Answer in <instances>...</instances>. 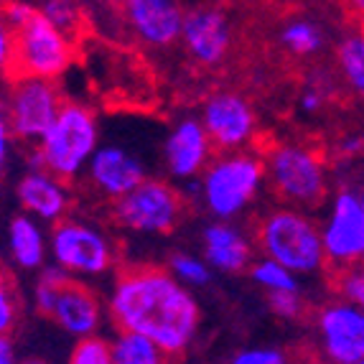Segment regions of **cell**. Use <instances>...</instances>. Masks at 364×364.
<instances>
[{
	"label": "cell",
	"mask_w": 364,
	"mask_h": 364,
	"mask_svg": "<svg viewBox=\"0 0 364 364\" xmlns=\"http://www.w3.org/2000/svg\"><path fill=\"white\" fill-rule=\"evenodd\" d=\"M16 199L23 214L54 227L67 219V212L72 207L67 181L56 178L51 171H26L16 181Z\"/></svg>",
	"instance_id": "cell-17"
},
{
	"label": "cell",
	"mask_w": 364,
	"mask_h": 364,
	"mask_svg": "<svg viewBox=\"0 0 364 364\" xmlns=\"http://www.w3.org/2000/svg\"><path fill=\"white\" fill-rule=\"evenodd\" d=\"M72 56V38L54 28L41 13L26 28L16 31V61H13L16 77L54 82L69 69Z\"/></svg>",
	"instance_id": "cell-9"
},
{
	"label": "cell",
	"mask_w": 364,
	"mask_h": 364,
	"mask_svg": "<svg viewBox=\"0 0 364 364\" xmlns=\"http://www.w3.org/2000/svg\"><path fill=\"white\" fill-rule=\"evenodd\" d=\"M336 288L341 293V301H349V304L364 311V267L339 273L336 275Z\"/></svg>",
	"instance_id": "cell-30"
},
{
	"label": "cell",
	"mask_w": 364,
	"mask_h": 364,
	"mask_svg": "<svg viewBox=\"0 0 364 364\" xmlns=\"http://www.w3.org/2000/svg\"><path fill=\"white\" fill-rule=\"evenodd\" d=\"M49 318L77 341L90 339V336H97L102 326V301L90 286L72 278L61 286Z\"/></svg>",
	"instance_id": "cell-18"
},
{
	"label": "cell",
	"mask_w": 364,
	"mask_h": 364,
	"mask_svg": "<svg viewBox=\"0 0 364 364\" xmlns=\"http://www.w3.org/2000/svg\"><path fill=\"white\" fill-rule=\"evenodd\" d=\"M359 364H364V362H359Z\"/></svg>",
	"instance_id": "cell-39"
},
{
	"label": "cell",
	"mask_w": 364,
	"mask_h": 364,
	"mask_svg": "<svg viewBox=\"0 0 364 364\" xmlns=\"http://www.w3.org/2000/svg\"><path fill=\"white\" fill-rule=\"evenodd\" d=\"M18 364H49V362H43V359H36V357H28V359H21Z\"/></svg>",
	"instance_id": "cell-37"
},
{
	"label": "cell",
	"mask_w": 364,
	"mask_h": 364,
	"mask_svg": "<svg viewBox=\"0 0 364 364\" xmlns=\"http://www.w3.org/2000/svg\"><path fill=\"white\" fill-rule=\"evenodd\" d=\"M183 196L164 178H148L112 207V217L133 235H168L178 225Z\"/></svg>",
	"instance_id": "cell-8"
},
{
	"label": "cell",
	"mask_w": 364,
	"mask_h": 364,
	"mask_svg": "<svg viewBox=\"0 0 364 364\" xmlns=\"http://www.w3.org/2000/svg\"><path fill=\"white\" fill-rule=\"evenodd\" d=\"M318 357L328 364L364 362V311L349 301H334L316 314Z\"/></svg>",
	"instance_id": "cell-11"
},
{
	"label": "cell",
	"mask_w": 364,
	"mask_h": 364,
	"mask_svg": "<svg viewBox=\"0 0 364 364\" xmlns=\"http://www.w3.org/2000/svg\"><path fill=\"white\" fill-rule=\"evenodd\" d=\"M359 199H362V207H364V191H359Z\"/></svg>",
	"instance_id": "cell-38"
},
{
	"label": "cell",
	"mask_w": 364,
	"mask_h": 364,
	"mask_svg": "<svg viewBox=\"0 0 364 364\" xmlns=\"http://www.w3.org/2000/svg\"><path fill=\"white\" fill-rule=\"evenodd\" d=\"M107 309L120 331L156 341L168 357L194 341L201 321L194 293L161 267H130L117 275Z\"/></svg>",
	"instance_id": "cell-1"
},
{
	"label": "cell",
	"mask_w": 364,
	"mask_h": 364,
	"mask_svg": "<svg viewBox=\"0 0 364 364\" xmlns=\"http://www.w3.org/2000/svg\"><path fill=\"white\" fill-rule=\"evenodd\" d=\"M8 257L16 267L21 270H38L41 273L46 267V257L51 255L49 250V237L41 230V222H36L28 214H13L8 222Z\"/></svg>",
	"instance_id": "cell-20"
},
{
	"label": "cell",
	"mask_w": 364,
	"mask_h": 364,
	"mask_svg": "<svg viewBox=\"0 0 364 364\" xmlns=\"http://www.w3.org/2000/svg\"><path fill=\"white\" fill-rule=\"evenodd\" d=\"M296 364H328V362H326V359H321V357H314V354H309V357L298 359Z\"/></svg>",
	"instance_id": "cell-36"
},
{
	"label": "cell",
	"mask_w": 364,
	"mask_h": 364,
	"mask_svg": "<svg viewBox=\"0 0 364 364\" xmlns=\"http://www.w3.org/2000/svg\"><path fill=\"white\" fill-rule=\"evenodd\" d=\"M67 364H115L112 359V341L102 336H90L72 346Z\"/></svg>",
	"instance_id": "cell-28"
},
{
	"label": "cell",
	"mask_w": 364,
	"mask_h": 364,
	"mask_svg": "<svg viewBox=\"0 0 364 364\" xmlns=\"http://www.w3.org/2000/svg\"><path fill=\"white\" fill-rule=\"evenodd\" d=\"M38 16V6H31L26 0H16V3H6L3 6V26L11 31H21Z\"/></svg>",
	"instance_id": "cell-31"
},
{
	"label": "cell",
	"mask_w": 364,
	"mask_h": 364,
	"mask_svg": "<svg viewBox=\"0 0 364 364\" xmlns=\"http://www.w3.org/2000/svg\"><path fill=\"white\" fill-rule=\"evenodd\" d=\"M201 257L209 262L212 270L219 273H242L250 270L252 257V240L245 230L232 222H212L201 232Z\"/></svg>",
	"instance_id": "cell-19"
},
{
	"label": "cell",
	"mask_w": 364,
	"mask_h": 364,
	"mask_svg": "<svg viewBox=\"0 0 364 364\" xmlns=\"http://www.w3.org/2000/svg\"><path fill=\"white\" fill-rule=\"evenodd\" d=\"M323 31L311 18H293L280 28V43L296 56H311L321 51L323 46Z\"/></svg>",
	"instance_id": "cell-23"
},
{
	"label": "cell",
	"mask_w": 364,
	"mask_h": 364,
	"mask_svg": "<svg viewBox=\"0 0 364 364\" xmlns=\"http://www.w3.org/2000/svg\"><path fill=\"white\" fill-rule=\"evenodd\" d=\"M230 364H293L286 349L278 346H247L232 354Z\"/></svg>",
	"instance_id": "cell-29"
},
{
	"label": "cell",
	"mask_w": 364,
	"mask_h": 364,
	"mask_svg": "<svg viewBox=\"0 0 364 364\" xmlns=\"http://www.w3.org/2000/svg\"><path fill=\"white\" fill-rule=\"evenodd\" d=\"M18 352H16V341L11 336H0V364H18Z\"/></svg>",
	"instance_id": "cell-35"
},
{
	"label": "cell",
	"mask_w": 364,
	"mask_h": 364,
	"mask_svg": "<svg viewBox=\"0 0 364 364\" xmlns=\"http://www.w3.org/2000/svg\"><path fill=\"white\" fill-rule=\"evenodd\" d=\"M199 120L219 153L247 151L255 138V109L240 92H214L201 107Z\"/></svg>",
	"instance_id": "cell-12"
},
{
	"label": "cell",
	"mask_w": 364,
	"mask_h": 364,
	"mask_svg": "<svg viewBox=\"0 0 364 364\" xmlns=\"http://www.w3.org/2000/svg\"><path fill=\"white\" fill-rule=\"evenodd\" d=\"M336 67L346 87L364 100V31H352L336 46Z\"/></svg>",
	"instance_id": "cell-21"
},
{
	"label": "cell",
	"mask_w": 364,
	"mask_h": 364,
	"mask_svg": "<svg viewBox=\"0 0 364 364\" xmlns=\"http://www.w3.org/2000/svg\"><path fill=\"white\" fill-rule=\"evenodd\" d=\"M181 41L196 64L219 67L227 59L232 46V26L227 13L209 6L186 11Z\"/></svg>",
	"instance_id": "cell-15"
},
{
	"label": "cell",
	"mask_w": 364,
	"mask_h": 364,
	"mask_svg": "<svg viewBox=\"0 0 364 364\" xmlns=\"http://www.w3.org/2000/svg\"><path fill=\"white\" fill-rule=\"evenodd\" d=\"M61 102L54 82L46 79L16 77L3 105V120L13 138L23 143H41L43 135L49 133L51 125L59 117Z\"/></svg>",
	"instance_id": "cell-7"
},
{
	"label": "cell",
	"mask_w": 364,
	"mask_h": 364,
	"mask_svg": "<svg viewBox=\"0 0 364 364\" xmlns=\"http://www.w3.org/2000/svg\"><path fill=\"white\" fill-rule=\"evenodd\" d=\"M257 247L262 257L288 267L298 278L321 273L328 265L321 227L309 212L293 207H278L262 217L257 225Z\"/></svg>",
	"instance_id": "cell-3"
},
{
	"label": "cell",
	"mask_w": 364,
	"mask_h": 364,
	"mask_svg": "<svg viewBox=\"0 0 364 364\" xmlns=\"http://www.w3.org/2000/svg\"><path fill=\"white\" fill-rule=\"evenodd\" d=\"M112 359L115 364H166L168 354L146 336L117 331L112 339Z\"/></svg>",
	"instance_id": "cell-22"
},
{
	"label": "cell",
	"mask_w": 364,
	"mask_h": 364,
	"mask_svg": "<svg viewBox=\"0 0 364 364\" xmlns=\"http://www.w3.org/2000/svg\"><path fill=\"white\" fill-rule=\"evenodd\" d=\"M0 59H3V67L13 69V61H16V31H11L8 26L0 28Z\"/></svg>",
	"instance_id": "cell-34"
},
{
	"label": "cell",
	"mask_w": 364,
	"mask_h": 364,
	"mask_svg": "<svg viewBox=\"0 0 364 364\" xmlns=\"http://www.w3.org/2000/svg\"><path fill=\"white\" fill-rule=\"evenodd\" d=\"M214 146L201 120L183 117L168 130L164 140V164L176 181H199L201 173L214 161Z\"/></svg>",
	"instance_id": "cell-14"
},
{
	"label": "cell",
	"mask_w": 364,
	"mask_h": 364,
	"mask_svg": "<svg viewBox=\"0 0 364 364\" xmlns=\"http://www.w3.org/2000/svg\"><path fill=\"white\" fill-rule=\"evenodd\" d=\"M122 18L140 43L161 49L183 36L186 11L173 0H128Z\"/></svg>",
	"instance_id": "cell-16"
},
{
	"label": "cell",
	"mask_w": 364,
	"mask_h": 364,
	"mask_svg": "<svg viewBox=\"0 0 364 364\" xmlns=\"http://www.w3.org/2000/svg\"><path fill=\"white\" fill-rule=\"evenodd\" d=\"M146 161L120 143H102L87 168V181L100 196L120 201L148 181Z\"/></svg>",
	"instance_id": "cell-13"
},
{
	"label": "cell",
	"mask_w": 364,
	"mask_h": 364,
	"mask_svg": "<svg viewBox=\"0 0 364 364\" xmlns=\"http://www.w3.org/2000/svg\"><path fill=\"white\" fill-rule=\"evenodd\" d=\"M323 250L336 275L364 267V207L359 191L339 188L321 225Z\"/></svg>",
	"instance_id": "cell-10"
},
{
	"label": "cell",
	"mask_w": 364,
	"mask_h": 364,
	"mask_svg": "<svg viewBox=\"0 0 364 364\" xmlns=\"http://www.w3.org/2000/svg\"><path fill=\"white\" fill-rule=\"evenodd\" d=\"M250 278H252L255 286L265 288L267 296H273V293H301L298 275H293L288 267L278 265L275 260H267V257H260V260L252 262Z\"/></svg>",
	"instance_id": "cell-24"
},
{
	"label": "cell",
	"mask_w": 364,
	"mask_h": 364,
	"mask_svg": "<svg viewBox=\"0 0 364 364\" xmlns=\"http://www.w3.org/2000/svg\"><path fill=\"white\" fill-rule=\"evenodd\" d=\"M49 250L54 265L72 278H97L115 265L112 240L100 227L79 219H64L51 230Z\"/></svg>",
	"instance_id": "cell-6"
},
{
	"label": "cell",
	"mask_w": 364,
	"mask_h": 364,
	"mask_svg": "<svg viewBox=\"0 0 364 364\" xmlns=\"http://www.w3.org/2000/svg\"><path fill=\"white\" fill-rule=\"evenodd\" d=\"M38 13L69 38L77 36V31L82 28V21H85L82 6H77L72 0H46L38 6Z\"/></svg>",
	"instance_id": "cell-27"
},
{
	"label": "cell",
	"mask_w": 364,
	"mask_h": 364,
	"mask_svg": "<svg viewBox=\"0 0 364 364\" xmlns=\"http://www.w3.org/2000/svg\"><path fill=\"white\" fill-rule=\"evenodd\" d=\"M267 304H270V311H273L278 318H286V321L298 318L301 311H304V298H301V293H273V296H267Z\"/></svg>",
	"instance_id": "cell-32"
},
{
	"label": "cell",
	"mask_w": 364,
	"mask_h": 364,
	"mask_svg": "<svg viewBox=\"0 0 364 364\" xmlns=\"http://www.w3.org/2000/svg\"><path fill=\"white\" fill-rule=\"evenodd\" d=\"M267 181L286 207L311 212L326 201L328 171L318 151L304 143H280L265 156Z\"/></svg>",
	"instance_id": "cell-5"
},
{
	"label": "cell",
	"mask_w": 364,
	"mask_h": 364,
	"mask_svg": "<svg viewBox=\"0 0 364 364\" xmlns=\"http://www.w3.org/2000/svg\"><path fill=\"white\" fill-rule=\"evenodd\" d=\"M67 280H72V275L64 273L59 265H46L41 273H38L36 286H33V304H36L38 314L49 318L51 311H54V306H56V298H59L61 286H64Z\"/></svg>",
	"instance_id": "cell-26"
},
{
	"label": "cell",
	"mask_w": 364,
	"mask_h": 364,
	"mask_svg": "<svg viewBox=\"0 0 364 364\" xmlns=\"http://www.w3.org/2000/svg\"><path fill=\"white\" fill-rule=\"evenodd\" d=\"M265 181V158L257 153H219L196 181V194L217 222H230L255 204Z\"/></svg>",
	"instance_id": "cell-2"
},
{
	"label": "cell",
	"mask_w": 364,
	"mask_h": 364,
	"mask_svg": "<svg viewBox=\"0 0 364 364\" xmlns=\"http://www.w3.org/2000/svg\"><path fill=\"white\" fill-rule=\"evenodd\" d=\"M168 273L181 283L183 288H204L212 280V267L204 257L194 252H173L168 257Z\"/></svg>",
	"instance_id": "cell-25"
},
{
	"label": "cell",
	"mask_w": 364,
	"mask_h": 364,
	"mask_svg": "<svg viewBox=\"0 0 364 364\" xmlns=\"http://www.w3.org/2000/svg\"><path fill=\"white\" fill-rule=\"evenodd\" d=\"M100 146L97 115L82 102H64L56 122L36 148L41 151L46 171L61 181H74L87 173Z\"/></svg>",
	"instance_id": "cell-4"
},
{
	"label": "cell",
	"mask_w": 364,
	"mask_h": 364,
	"mask_svg": "<svg viewBox=\"0 0 364 364\" xmlns=\"http://www.w3.org/2000/svg\"><path fill=\"white\" fill-rule=\"evenodd\" d=\"M16 318H18V298H13L8 283H3V288H0V331H3V336H8Z\"/></svg>",
	"instance_id": "cell-33"
}]
</instances>
